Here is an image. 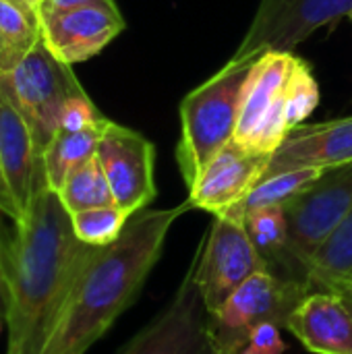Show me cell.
Instances as JSON below:
<instances>
[{"instance_id":"obj_9","label":"cell","mask_w":352,"mask_h":354,"mask_svg":"<svg viewBox=\"0 0 352 354\" xmlns=\"http://www.w3.org/2000/svg\"><path fill=\"white\" fill-rule=\"evenodd\" d=\"M197 284L207 311H216L247 278L268 270L245 222L237 216H214L207 234L195 251Z\"/></svg>"},{"instance_id":"obj_10","label":"cell","mask_w":352,"mask_h":354,"mask_svg":"<svg viewBox=\"0 0 352 354\" xmlns=\"http://www.w3.org/2000/svg\"><path fill=\"white\" fill-rule=\"evenodd\" d=\"M352 0H261L232 62H255L268 52H293L319 27L349 17Z\"/></svg>"},{"instance_id":"obj_14","label":"cell","mask_w":352,"mask_h":354,"mask_svg":"<svg viewBox=\"0 0 352 354\" xmlns=\"http://www.w3.org/2000/svg\"><path fill=\"white\" fill-rule=\"evenodd\" d=\"M0 160L6 187L23 218L33 193L44 183V170L31 129L10 95L6 75H0Z\"/></svg>"},{"instance_id":"obj_1","label":"cell","mask_w":352,"mask_h":354,"mask_svg":"<svg viewBox=\"0 0 352 354\" xmlns=\"http://www.w3.org/2000/svg\"><path fill=\"white\" fill-rule=\"evenodd\" d=\"M93 253L58 193L41 183L4 251L6 354H41Z\"/></svg>"},{"instance_id":"obj_8","label":"cell","mask_w":352,"mask_h":354,"mask_svg":"<svg viewBox=\"0 0 352 354\" xmlns=\"http://www.w3.org/2000/svg\"><path fill=\"white\" fill-rule=\"evenodd\" d=\"M193 255L170 303L116 354H218Z\"/></svg>"},{"instance_id":"obj_19","label":"cell","mask_w":352,"mask_h":354,"mask_svg":"<svg viewBox=\"0 0 352 354\" xmlns=\"http://www.w3.org/2000/svg\"><path fill=\"white\" fill-rule=\"evenodd\" d=\"M352 278V212L344 222L328 236V241L313 255L307 272V288L330 290L334 284Z\"/></svg>"},{"instance_id":"obj_26","label":"cell","mask_w":352,"mask_h":354,"mask_svg":"<svg viewBox=\"0 0 352 354\" xmlns=\"http://www.w3.org/2000/svg\"><path fill=\"white\" fill-rule=\"evenodd\" d=\"M286 351L288 346L282 340V328L276 324H261L251 332L241 354H284Z\"/></svg>"},{"instance_id":"obj_21","label":"cell","mask_w":352,"mask_h":354,"mask_svg":"<svg viewBox=\"0 0 352 354\" xmlns=\"http://www.w3.org/2000/svg\"><path fill=\"white\" fill-rule=\"evenodd\" d=\"M0 35L17 66L41 39L37 6L31 0H0Z\"/></svg>"},{"instance_id":"obj_28","label":"cell","mask_w":352,"mask_h":354,"mask_svg":"<svg viewBox=\"0 0 352 354\" xmlns=\"http://www.w3.org/2000/svg\"><path fill=\"white\" fill-rule=\"evenodd\" d=\"M330 290H332V292H336V295L344 301V305L351 309V313H352V280L340 282V284H334Z\"/></svg>"},{"instance_id":"obj_34","label":"cell","mask_w":352,"mask_h":354,"mask_svg":"<svg viewBox=\"0 0 352 354\" xmlns=\"http://www.w3.org/2000/svg\"><path fill=\"white\" fill-rule=\"evenodd\" d=\"M349 19H351V21H352V10H351V15H349Z\"/></svg>"},{"instance_id":"obj_23","label":"cell","mask_w":352,"mask_h":354,"mask_svg":"<svg viewBox=\"0 0 352 354\" xmlns=\"http://www.w3.org/2000/svg\"><path fill=\"white\" fill-rule=\"evenodd\" d=\"M71 220H73V230L81 243H85L87 247L102 249L118 241L127 222L131 220V214H127L116 203H112V205L73 214Z\"/></svg>"},{"instance_id":"obj_4","label":"cell","mask_w":352,"mask_h":354,"mask_svg":"<svg viewBox=\"0 0 352 354\" xmlns=\"http://www.w3.org/2000/svg\"><path fill=\"white\" fill-rule=\"evenodd\" d=\"M307 292V284L280 278L268 270L247 278L210 313V332L218 354H241L251 332L261 324H276L286 330L290 313Z\"/></svg>"},{"instance_id":"obj_32","label":"cell","mask_w":352,"mask_h":354,"mask_svg":"<svg viewBox=\"0 0 352 354\" xmlns=\"http://www.w3.org/2000/svg\"><path fill=\"white\" fill-rule=\"evenodd\" d=\"M2 326H6V324H4V317L0 315V334H2Z\"/></svg>"},{"instance_id":"obj_33","label":"cell","mask_w":352,"mask_h":354,"mask_svg":"<svg viewBox=\"0 0 352 354\" xmlns=\"http://www.w3.org/2000/svg\"><path fill=\"white\" fill-rule=\"evenodd\" d=\"M31 2H33V4H35V6H37V4H39V0H31Z\"/></svg>"},{"instance_id":"obj_35","label":"cell","mask_w":352,"mask_h":354,"mask_svg":"<svg viewBox=\"0 0 352 354\" xmlns=\"http://www.w3.org/2000/svg\"><path fill=\"white\" fill-rule=\"evenodd\" d=\"M351 280H352V278H351Z\"/></svg>"},{"instance_id":"obj_6","label":"cell","mask_w":352,"mask_h":354,"mask_svg":"<svg viewBox=\"0 0 352 354\" xmlns=\"http://www.w3.org/2000/svg\"><path fill=\"white\" fill-rule=\"evenodd\" d=\"M297 58L293 52H268L253 62L243 91L234 141L259 153H276L290 133L286 95Z\"/></svg>"},{"instance_id":"obj_3","label":"cell","mask_w":352,"mask_h":354,"mask_svg":"<svg viewBox=\"0 0 352 354\" xmlns=\"http://www.w3.org/2000/svg\"><path fill=\"white\" fill-rule=\"evenodd\" d=\"M253 62L228 60L214 77L180 102V139L176 162L191 189L212 158L234 139L243 91Z\"/></svg>"},{"instance_id":"obj_17","label":"cell","mask_w":352,"mask_h":354,"mask_svg":"<svg viewBox=\"0 0 352 354\" xmlns=\"http://www.w3.org/2000/svg\"><path fill=\"white\" fill-rule=\"evenodd\" d=\"M243 222L249 232V239L253 241L255 249L263 257L268 272L280 278L303 282L297 276V270L290 257V230H288V218H286L284 205L251 209L245 214Z\"/></svg>"},{"instance_id":"obj_22","label":"cell","mask_w":352,"mask_h":354,"mask_svg":"<svg viewBox=\"0 0 352 354\" xmlns=\"http://www.w3.org/2000/svg\"><path fill=\"white\" fill-rule=\"evenodd\" d=\"M58 197L71 216L114 203L112 189L108 185V178L102 170L98 156L68 174V178L58 191Z\"/></svg>"},{"instance_id":"obj_15","label":"cell","mask_w":352,"mask_h":354,"mask_svg":"<svg viewBox=\"0 0 352 354\" xmlns=\"http://www.w3.org/2000/svg\"><path fill=\"white\" fill-rule=\"evenodd\" d=\"M351 162L352 116H344L293 129L272 156L263 178L299 168L330 170Z\"/></svg>"},{"instance_id":"obj_18","label":"cell","mask_w":352,"mask_h":354,"mask_svg":"<svg viewBox=\"0 0 352 354\" xmlns=\"http://www.w3.org/2000/svg\"><path fill=\"white\" fill-rule=\"evenodd\" d=\"M110 120H106L100 127H91L85 131H58L50 145L46 147L41 156V170H44V183L52 191H60L64 180L73 170L95 158L100 139L104 135V129Z\"/></svg>"},{"instance_id":"obj_27","label":"cell","mask_w":352,"mask_h":354,"mask_svg":"<svg viewBox=\"0 0 352 354\" xmlns=\"http://www.w3.org/2000/svg\"><path fill=\"white\" fill-rule=\"evenodd\" d=\"M91 4H108V6H114V0H39V4H37V12L68 10V8L91 6Z\"/></svg>"},{"instance_id":"obj_5","label":"cell","mask_w":352,"mask_h":354,"mask_svg":"<svg viewBox=\"0 0 352 354\" xmlns=\"http://www.w3.org/2000/svg\"><path fill=\"white\" fill-rule=\"evenodd\" d=\"M4 75L10 95L31 129L37 156L41 158L58 133L64 102L83 87L73 68L60 62L41 39L10 73Z\"/></svg>"},{"instance_id":"obj_29","label":"cell","mask_w":352,"mask_h":354,"mask_svg":"<svg viewBox=\"0 0 352 354\" xmlns=\"http://www.w3.org/2000/svg\"><path fill=\"white\" fill-rule=\"evenodd\" d=\"M12 68H15V64H12V60H10V56H8L6 44H4V39H2V35H0V75L10 73Z\"/></svg>"},{"instance_id":"obj_11","label":"cell","mask_w":352,"mask_h":354,"mask_svg":"<svg viewBox=\"0 0 352 354\" xmlns=\"http://www.w3.org/2000/svg\"><path fill=\"white\" fill-rule=\"evenodd\" d=\"M95 156L120 209L135 216L156 199V149L141 133L110 120Z\"/></svg>"},{"instance_id":"obj_30","label":"cell","mask_w":352,"mask_h":354,"mask_svg":"<svg viewBox=\"0 0 352 354\" xmlns=\"http://www.w3.org/2000/svg\"><path fill=\"white\" fill-rule=\"evenodd\" d=\"M0 315L2 317L6 315V288H4L2 278H0Z\"/></svg>"},{"instance_id":"obj_13","label":"cell","mask_w":352,"mask_h":354,"mask_svg":"<svg viewBox=\"0 0 352 354\" xmlns=\"http://www.w3.org/2000/svg\"><path fill=\"white\" fill-rule=\"evenodd\" d=\"M270 162V153L253 151L232 139L201 170L189 189V203L214 216L230 212L266 176Z\"/></svg>"},{"instance_id":"obj_2","label":"cell","mask_w":352,"mask_h":354,"mask_svg":"<svg viewBox=\"0 0 352 354\" xmlns=\"http://www.w3.org/2000/svg\"><path fill=\"white\" fill-rule=\"evenodd\" d=\"M189 209V199L170 209H141L131 216L118 241L95 249L41 354L87 353L137 299L172 224Z\"/></svg>"},{"instance_id":"obj_31","label":"cell","mask_w":352,"mask_h":354,"mask_svg":"<svg viewBox=\"0 0 352 354\" xmlns=\"http://www.w3.org/2000/svg\"><path fill=\"white\" fill-rule=\"evenodd\" d=\"M4 251H6V241L0 236V278L4 282Z\"/></svg>"},{"instance_id":"obj_20","label":"cell","mask_w":352,"mask_h":354,"mask_svg":"<svg viewBox=\"0 0 352 354\" xmlns=\"http://www.w3.org/2000/svg\"><path fill=\"white\" fill-rule=\"evenodd\" d=\"M322 174H324V170H317V168H299V170H288V172L263 178L253 187V191L237 207H232L226 214L243 220L245 214L251 209L270 207V205H286L299 193H303L307 187H311Z\"/></svg>"},{"instance_id":"obj_7","label":"cell","mask_w":352,"mask_h":354,"mask_svg":"<svg viewBox=\"0 0 352 354\" xmlns=\"http://www.w3.org/2000/svg\"><path fill=\"white\" fill-rule=\"evenodd\" d=\"M290 230V257L307 284L313 255L352 212V162L324 174L284 205Z\"/></svg>"},{"instance_id":"obj_24","label":"cell","mask_w":352,"mask_h":354,"mask_svg":"<svg viewBox=\"0 0 352 354\" xmlns=\"http://www.w3.org/2000/svg\"><path fill=\"white\" fill-rule=\"evenodd\" d=\"M319 106V85L313 77V71L309 62L303 58H297L293 79L288 85V95H286V122L288 129L301 127L313 110Z\"/></svg>"},{"instance_id":"obj_25","label":"cell","mask_w":352,"mask_h":354,"mask_svg":"<svg viewBox=\"0 0 352 354\" xmlns=\"http://www.w3.org/2000/svg\"><path fill=\"white\" fill-rule=\"evenodd\" d=\"M106 120L108 118L95 108V104L85 93V89H79L64 102L62 112H60L58 131H68V133L85 131V129H91V127H100Z\"/></svg>"},{"instance_id":"obj_16","label":"cell","mask_w":352,"mask_h":354,"mask_svg":"<svg viewBox=\"0 0 352 354\" xmlns=\"http://www.w3.org/2000/svg\"><path fill=\"white\" fill-rule=\"evenodd\" d=\"M286 330L313 354H352V313L332 290H313L290 313Z\"/></svg>"},{"instance_id":"obj_12","label":"cell","mask_w":352,"mask_h":354,"mask_svg":"<svg viewBox=\"0 0 352 354\" xmlns=\"http://www.w3.org/2000/svg\"><path fill=\"white\" fill-rule=\"evenodd\" d=\"M37 15L41 41L68 66L98 56L124 29V19L116 4H91Z\"/></svg>"}]
</instances>
